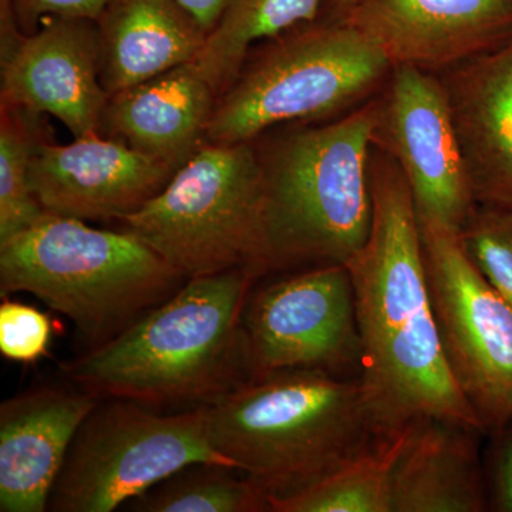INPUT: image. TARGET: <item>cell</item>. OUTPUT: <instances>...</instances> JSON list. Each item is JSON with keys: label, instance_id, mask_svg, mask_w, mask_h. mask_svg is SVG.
<instances>
[{"label": "cell", "instance_id": "6da1fadb", "mask_svg": "<svg viewBox=\"0 0 512 512\" xmlns=\"http://www.w3.org/2000/svg\"><path fill=\"white\" fill-rule=\"evenodd\" d=\"M369 238L346 262L362 340L360 380L384 437L427 419L485 433L451 373L434 318L412 191L393 158L373 146Z\"/></svg>", "mask_w": 512, "mask_h": 512}, {"label": "cell", "instance_id": "7a4b0ae2", "mask_svg": "<svg viewBox=\"0 0 512 512\" xmlns=\"http://www.w3.org/2000/svg\"><path fill=\"white\" fill-rule=\"evenodd\" d=\"M259 278L234 268L188 279L116 338L64 363L63 375L101 399L210 404L248 380L242 315Z\"/></svg>", "mask_w": 512, "mask_h": 512}, {"label": "cell", "instance_id": "3957f363", "mask_svg": "<svg viewBox=\"0 0 512 512\" xmlns=\"http://www.w3.org/2000/svg\"><path fill=\"white\" fill-rule=\"evenodd\" d=\"M205 410L212 446L269 497L301 490L386 439L359 376L284 370L245 380Z\"/></svg>", "mask_w": 512, "mask_h": 512}, {"label": "cell", "instance_id": "277c9868", "mask_svg": "<svg viewBox=\"0 0 512 512\" xmlns=\"http://www.w3.org/2000/svg\"><path fill=\"white\" fill-rule=\"evenodd\" d=\"M376 96L338 119L303 124L262 147L255 141L265 181V275L345 265L365 245Z\"/></svg>", "mask_w": 512, "mask_h": 512}, {"label": "cell", "instance_id": "5b68a950", "mask_svg": "<svg viewBox=\"0 0 512 512\" xmlns=\"http://www.w3.org/2000/svg\"><path fill=\"white\" fill-rule=\"evenodd\" d=\"M184 274L136 235L46 212L0 244V295L28 292L76 326L86 352L167 301Z\"/></svg>", "mask_w": 512, "mask_h": 512}, {"label": "cell", "instance_id": "8992f818", "mask_svg": "<svg viewBox=\"0 0 512 512\" xmlns=\"http://www.w3.org/2000/svg\"><path fill=\"white\" fill-rule=\"evenodd\" d=\"M261 45L218 97L208 143H249L282 124L332 120L375 97L393 69L345 20L318 19Z\"/></svg>", "mask_w": 512, "mask_h": 512}, {"label": "cell", "instance_id": "52a82bcc", "mask_svg": "<svg viewBox=\"0 0 512 512\" xmlns=\"http://www.w3.org/2000/svg\"><path fill=\"white\" fill-rule=\"evenodd\" d=\"M264 168L255 141L205 143L143 208L121 220L185 278L264 272Z\"/></svg>", "mask_w": 512, "mask_h": 512}, {"label": "cell", "instance_id": "ba28073f", "mask_svg": "<svg viewBox=\"0 0 512 512\" xmlns=\"http://www.w3.org/2000/svg\"><path fill=\"white\" fill-rule=\"evenodd\" d=\"M192 464L237 470L212 446L205 406L160 414L101 399L74 436L47 511L111 512Z\"/></svg>", "mask_w": 512, "mask_h": 512}, {"label": "cell", "instance_id": "9c48e42d", "mask_svg": "<svg viewBox=\"0 0 512 512\" xmlns=\"http://www.w3.org/2000/svg\"><path fill=\"white\" fill-rule=\"evenodd\" d=\"M419 225L444 355L485 433H494L512 420V306L471 261L457 231L423 217Z\"/></svg>", "mask_w": 512, "mask_h": 512}, {"label": "cell", "instance_id": "30bf717a", "mask_svg": "<svg viewBox=\"0 0 512 512\" xmlns=\"http://www.w3.org/2000/svg\"><path fill=\"white\" fill-rule=\"evenodd\" d=\"M242 342L248 379L284 370L359 376L362 340L346 265L309 266L252 289Z\"/></svg>", "mask_w": 512, "mask_h": 512}, {"label": "cell", "instance_id": "8fae6325", "mask_svg": "<svg viewBox=\"0 0 512 512\" xmlns=\"http://www.w3.org/2000/svg\"><path fill=\"white\" fill-rule=\"evenodd\" d=\"M376 101L373 146L399 165L417 215L460 232L478 204L439 77L394 66Z\"/></svg>", "mask_w": 512, "mask_h": 512}, {"label": "cell", "instance_id": "7c38bea8", "mask_svg": "<svg viewBox=\"0 0 512 512\" xmlns=\"http://www.w3.org/2000/svg\"><path fill=\"white\" fill-rule=\"evenodd\" d=\"M0 60V104L55 117L74 138L101 134L110 96L94 20H43Z\"/></svg>", "mask_w": 512, "mask_h": 512}, {"label": "cell", "instance_id": "4fadbf2b", "mask_svg": "<svg viewBox=\"0 0 512 512\" xmlns=\"http://www.w3.org/2000/svg\"><path fill=\"white\" fill-rule=\"evenodd\" d=\"M343 20L393 67L431 74L512 40V0H357Z\"/></svg>", "mask_w": 512, "mask_h": 512}, {"label": "cell", "instance_id": "5bb4252c", "mask_svg": "<svg viewBox=\"0 0 512 512\" xmlns=\"http://www.w3.org/2000/svg\"><path fill=\"white\" fill-rule=\"evenodd\" d=\"M174 173L170 165L103 134L70 144L43 138L30 171L46 212L82 221L124 220L153 200Z\"/></svg>", "mask_w": 512, "mask_h": 512}, {"label": "cell", "instance_id": "9a60e30c", "mask_svg": "<svg viewBox=\"0 0 512 512\" xmlns=\"http://www.w3.org/2000/svg\"><path fill=\"white\" fill-rule=\"evenodd\" d=\"M100 400L77 386H39L2 403L0 511H47L74 436Z\"/></svg>", "mask_w": 512, "mask_h": 512}, {"label": "cell", "instance_id": "2e32d148", "mask_svg": "<svg viewBox=\"0 0 512 512\" xmlns=\"http://www.w3.org/2000/svg\"><path fill=\"white\" fill-rule=\"evenodd\" d=\"M437 77L477 204L512 207V40Z\"/></svg>", "mask_w": 512, "mask_h": 512}, {"label": "cell", "instance_id": "e0dca14e", "mask_svg": "<svg viewBox=\"0 0 512 512\" xmlns=\"http://www.w3.org/2000/svg\"><path fill=\"white\" fill-rule=\"evenodd\" d=\"M218 94L197 63L111 94L101 134L170 165L175 171L205 143Z\"/></svg>", "mask_w": 512, "mask_h": 512}, {"label": "cell", "instance_id": "ac0fdd59", "mask_svg": "<svg viewBox=\"0 0 512 512\" xmlns=\"http://www.w3.org/2000/svg\"><path fill=\"white\" fill-rule=\"evenodd\" d=\"M96 26L109 96L194 62L208 37L177 0H109Z\"/></svg>", "mask_w": 512, "mask_h": 512}, {"label": "cell", "instance_id": "d6986e66", "mask_svg": "<svg viewBox=\"0 0 512 512\" xmlns=\"http://www.w3.org/2000/svg\"><path fill=\"white\" fill-rule=\"evenodd\" d=\"M478 433L457 421H419L394 470L393 512L490 510Z\"/></svg>", "mask_w": 512, "mask_h": 512}, {"label": "cell", "instance_id": "ffe728a7", "mask_svg": "<svg viewBox=\"0 0 512 512\" xmlns=\"http://www.w3.org/2000/svg\"><path fill=\"white\" fill-rule=\"evenodd\" d=\"M417 424V423H416ZM291 494L269 497L271 512H393V477L413 427Z\"/></svg>", "mask_w": 512, "mask_h": 512}, {"label": "cell", "instance_id": "44dd1931", "mask_svg": "<svg viewBox=\"0 0 512 512\" xmlns=\"http://www.w3.org/2000/svg\"><path fill=\"white\" fill-rule=\"evenodd\" d=\"M322 5L323 0H232L194 62L220 97L256 45L315 22Z\"/></svg>", "mask_w": 512, "mask_h": 512}, {"label": "cell", "instance_id": "7402d4cb", "mask_svg": "<svg viewBox=\"0 0 512 512\" xmlns=\"http://www.w3.org/2000/svg\"><path fill=\"white\" fill-rule=\"evenodd\" d=\"M127 505L143 512H262L269 495L234 468L192 464Z\"/></svg>", "mask_w": 512, "mask_h": 512}, {"label": "cell", "instance_id": "603a6c76", "mask_svg": "<svg viewBox=\"0 0 512 512\" xmlns=\"http://www.w3.org/2000/svg\"><path fill=\"white\" fill-rule=\"evenodd\" d=\"M37 114L0 104V244L36 224L45 208L32 185V160L43 140Z\"/></svg>", "mask_w": 512, "mask_h": 512}, {"label": "cell", "instance_id": "cb8c5ba5", "mask_svg": "<svg viewBox=\"0 0 512 512\" xmlns=\"http://www.w3.org/2000/svg\"><path fill=\"white\" fill-rule=\"evenodd\" d=\"M458 234L471 261L512 306L511 205L478 204Z\"/></svg>", "mask_w": 512, "mask_h": 512}, {"label": "cell", "instance_id": "d4e9b609", "mask_svg": "<svg viewBox=\"0 0 512 512\" xmlns=\"http://www.w3.org/2000/svg\"><path fill=\"white\" fill-rule=\"evenodd\" d=\"M52 320L25 303L3 298L0 305V353L12 362L33 363L49 352Z\"/></svg>", "mask_w": 512, "mask_h": 512}, {"label": "cell", "instance_id": "484cf974", "mask_svg": "<svg viewBox=\"0 0 512 512\" xmlns=\"http://www.w3.org/2000/svg\"><path fill=\"white\" fill-rule=\"evenodd\" d=\"M23 35H32L49 18H79L96 22L109 0H9Z\"/></svg>", "mask_w": 512, "mask_h": 512}, {"label": "cell", "instance_id": "4316f807", "mask_svg": "<svg viewBox=\"0 0 512 512\" xmlns=\"http://www.w3.org/2000/svg\"><path fill=\"white\" fill-rule=\"evenodd\" d=\"M493 434L495 441L487 477L490 510L512 512V420Z\"/></svg>", "mask_w": 512, "mask_h": 512}, {"label": "cell", "instance_id": "83f0119b", "mask_svg": "<svg viewBox=\"0 0 512 512\" xmlns=\"http://www.w3.org/2000/svg\"><path fill=\"white\" fill-rule=\"evenodd\" d=\"M177 2L187 9L210 35L227 12L232 0H177Z\"/></svg>", "mask_w": 512, "mask_h": 512}, {"label": "cell", "instance_id": "f1b7e54d", "mask_svg": "<svg viewBox=\"0 0 512 512\" xmlns=\"http://www.w3.org/2000/svg\"><path fill=\"white\" fill-rule=\"evenodd\" d=\"M357 0H323L322 10L318 19L329 20V22H339L348 15L349 10Z\"/></svg>", "mask_w": 512, "mask_h": 512}]
</instances>
